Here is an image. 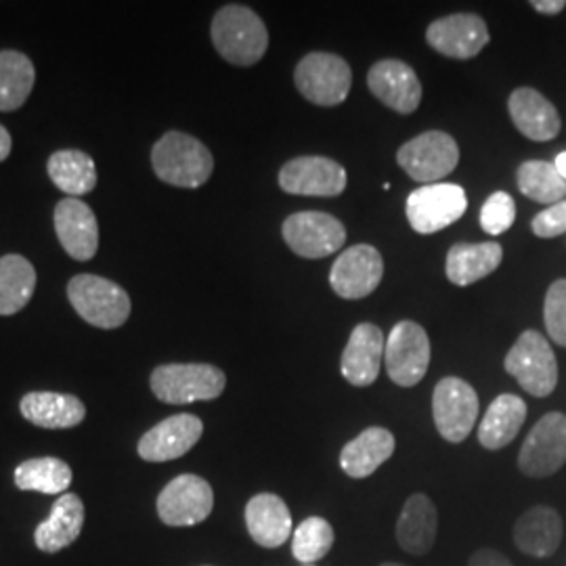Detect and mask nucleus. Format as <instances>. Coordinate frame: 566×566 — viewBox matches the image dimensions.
<instances>
[{
    "label": "nucleus",
    "mask_w": 566,
    "mask_h": 566,
    "mask_svg": "<svg viewBox=\"0 0 566 566\" xmlns=\"http://www.w3.org/2000/svg\"><path fill=\"white\" fill-rule=\"evenodd\" d=\"M151 166L160 181L182 189H198L214 170V158L200 139L170 130L151 149Z\"/></svg>",
    "instance_id": "1"
},
{
    "label": "nucleus",
    "mask_w": 566,
    "mask_h": 566,
    "mask_svg": "<svg viewBox=\"0 0 566 566\" xmlns=\"http://www.w3.org/2000/svg\"><path fill=\"white\" fill-rule=\"evenodd\" d=\"M217 53L231 65L248 67L263 60L269 49V32L264 21L243 4L223 7L210 28Z\"/></svg>",
    "instance_id": "2"
},
{
    "label": "nucleus",
    "mask_w": 566,
    "mask_h": 566,
    "mask_svg": "<svg viewBox=\"0 0 566 566\" xmlns=\"http://www.w3.org/2000/svg\"><path fill=\"white\" fill-rule=\"evenodd\" d=\"M67 298L82 319L99 329H116L130 317V296L120 283L82 273L67 283Z\"/></svg>",
    "instance_id": "3"
},
{
    "label": "nucleus",
    "mask_w": 566,
    "mask_h": 566,
    "mask_svg": "<svg viewBox=\"0 0 566 566\" xmlns=\"http://www.w3.org/2000/svg\"><path fill=\"white\" fill-rule=\"evenodd\" d=\"M149 385L163 403L189 405L219 399L227 376L210 364H166L151 371Z\"/></svg>",
    "instance_id": "4"
},
{
    "label": "nucleus",
    "mask_w": 566,
    "mask_h": 566,
    "mask_svg": "<svg viewBox=\"0 0 566 566\" xmlns=\"http://www.w3.org/2000/svg\"><path fill=\"white\" fill-rule=\"evenodd\" d=\"M504 367L533 397H547L558 385L556 355L546 338L535 329L521 334V338L510 348Z\"/></svg>",
    "instance_id": "5"
},
{
    "label": "nucleus",
    "mask_w": 566,
    "mask_h": 566,
    "mask_svg": "<svg viewBox=\"0 0 566 566\" xmlns=\"http://www.w3.org/2000/svg\"><path fill=\"white\" fill-rule=\"evenodd\" d=\"M468 208L465 191L453 182L422 185L411 191L407 198V221L413 231L422 235H432L443 231L449 224L460 221Z\"/></svg>",
    "instance_id": "6"
},
{
    "label": "nucleus",
    "mask_w": 566,
    "mask_h": 566,
    "mask_svg": "<svg viewBox=\"0 0 566 566\" xmlns=\"http://www.w3.org/2000/svg\"><path fill=\"white\" fill-rule=\"evenodd\" d=\"M397 163L413 181L434 185L455 170L460 147L443 130H428L401 145Z\"/></svg>",
    "instance_id": "7"
},
{
    "label": "nucleus",
    "mask_w": 566,
    "mask_h": 566,
    "mask_svg": "<svg viewBox=\"0 0 566 566\" xmlns=\"http://www.w3.org/2000/svg\"><path fill=\"white\" fill-rule=\"evenodd\" d=\"M296 88L306 102L334 107L348 97L353 72L350 65L332 53H308L294 72Z\"/></svg>",
    "instance_id": "8"
},
{
    "label": "nucleus",
    "mask_w": 566,
    "mask_h": 566,
    "mask_svg": "<svg viewBox=\"0 0 566 566\" xmlns=\"http://www.w3.org/2000/svg\"><path fill=\"white\" fill-rule=\"evenodd\" d=\"M565 464L566 416L552 411L528 432L518 453V470L531 479H546Z\"/></svg>",
    "instance_id": "9"
},
{
    "label": "nucleus",
    "mask_w": 566,
    "mask_h": 566,
    "mask_svg": "<svg viewBox=\"0 0 566 566\" xmlns=\"http://www.w3.org/2000/svg\"><path fill=\"white\" fill-rule=\"evenodd\" d=\"M432 418L449 443H462L479 418V395L462 378H443L432 395Z\"/></svg>",
    "instance_id": "10"
},
{
    "label": "nucleus",
    "mask_w": 566,
    "mask_h": 566,
    "mask_svg": "<svg viewBox=\"0 0 566 566\" xmlns=\"http://www.w3.org/2000/svg\"><path fill=\"white\" fill-rule=\"evenodd\" d=\"M385 364L395 385H418L430 365V340L424 327L413 322L395 325L386 340Z\"/></svg>",
    "instance_id": "11"
},
{
    "label": "nucleus",
    "mask_w": 566,
    "mask_h": 566,
    "mask_svg": "<svg viewBox=\"0 0 566 566\" xmlns=\"http://www.w3.org/2000/svg\"><path fill=\"white\" fill-rule=\"evenodd\" d=\"M214 507V491L196 474H181L158 495V516L164 525L193 526L203 523Z\"/></svg>",
    "instance_id": "12"
},
{
    "label": "nucleus",
    "mask_w": 566,
    "mask_h": 566,
    "mask_svg": "<svg viewBox=\"0 0 566 566\" xmlns=\"http://www.w3.org/2000/svg\"><path fill=\"white\" fill-rule=\"evenodd\" d=\"M283 240L303 259H325L346 242L344 224L325 212H296L285 219Z\"/></svg>",
    "instance_id": "13"
},
{
    "label": "nucleus",
    "mask_w": 566,
    "mask_h": 566,
    "mask_svg": "<svg viewBox=\"0 0 566 566\" xmlns=\"http://www.w3.org/2000/svg\"><path fill=\"white\" fill-rule=\"evenodd\" d=\"M385 277L382 254L367 243L344 250L332 266L329 283L332 290L346 301H359L376 292Z\"/></svg>",
    "instance_id": "14"
},
{
    "label": "nucleus",
    "mask_w": 566,
    "mask_h": 566,
    "mask_svg": "<svg viewBox=\"0 0 566 566\" xmlns=\"http://www.w3.org/2000/svg\"><path fill=\"white\" fill-rule=\"evenodd\" d=\"M280 187L292 196L334 198L346 189V170L324 156H301L280 170Z\"/></svg>",
    "instance_id": "15"
},
{
    "label": "nucleus",
    "mask_w": 566,
    "mask_h": 566,
    "mask_svg": "<svg viewBox=\"0 0 566 566\" xmlns=\"http://www.w3.org/2000/svg\"><path fill=\"white\" fill-rule=\"evenodd\" d=\"M202 434L203 424L198 416L179 413V416L166 418L160 424L149 428L143 434L137 451H139L142 460L151 462V464L172 462L198 446Z\"/></svg>",
    "instance_id": "16"
},
{
    "label": "nucleus",
    "mask_w": 566,
    "mask_h": 566,
    "mask_svg": "<svg viewBox=\"0 0 566 566\" xmlns=\"http://www.w3.org/2000/svg\"><path fill=\"white\" fill-rule=\"evenodd\" d=\"M426 41L446 57L472 60L489 44V28L474 13H455L432 21L426 30Z\"/></svg>",
    "instance_id": "17"
},
{
    "label": "nucleus",
    "mask_w": 566,
    "mask_h": 566,
    "mask_svg": "<svg viewBox=\"0 0 566 566\" xmlns=\"http://www.w3.org/2000/svg\"><path fill=\"white\" fill-rule=\"evenodd\" d=\"M55 233L61 248L74 261L88 263L99 250V223L91 206L81 198H63L55 206Z\"/></svg>",
    "instance_id": "18"
},
{
    "label": "nucleus",
    "mask_w": 566,
    "mask_h": 566,
    "mask_svg": "<svg viewBox=\"0 0 566 566\" xmlns=\"http://www.w3.org/2000/svg\"><path fill=\"white\" fill-rule=\"evenodd\" d=\"M367 86L376 99L399 114H413L422 103V84L405 61L382 60L371 65Z\"/></svg>",
    "instance_id": "19"
},
{
    "label": "nucleus",
    "mask_w": 566,
    "mask_h": 566,
    "mask_svg": "<svg viewBox=\"0 0 566 566\" xmlns=\"http://www.w3.org/2000/svg\"><path fill=\"white\" fill-rule=\"evenodd\" d=\"M386 340L382 329L374 324H359L344 348V380L353 386H371L378 380L380 365L385 361Z\"/></svg>",
    "instance_id": "20"
},
{
    "label": "nucleus",
    "mask_w": 566,
    "mask_h": 566,
    "mask_svg": "<svg viewBox=\"0 0 566 566\" xmlns=\"http://www.w3.org/2000/svg\"><path fill=\"white\" fill-rule=\"evenodd\" d=\"M507 109L518 133H523L531 142H552L560 133L563 122L558 116V109L535 88H516L510 95Z\"/></svg>",
    "instance_id": "21"
},
{
    "label": "nucleus",
    "mask_w": 566,
    "mask_h": 566,
    "mask_svg": "<svg viewBox=\"0 0 566 566\" xmlns=\"http://www.w3.org/2000/svg\"><path fill=\"white\" fill-rule=\"evenodd\" d=\"M245 526L261 547H282L292 535V516L280 495L259 493L245 506Z\"/></svg>",
    "instance_id": "22"
},
{
    "label": "nucleus",
    "mask_w": 566,
    "mask_h": 566,
    "mask_svg": "<svg viewBox=\"0 0 566 566\" xmlns=\"http://www.w3.org/2000/svg\"><path fill=\"white\" fill-rule=\"evenodd\" d=\"M439 514L437 507L424 493H416L405 502L399 523L397 542L411 556H424L437 542Z\"/></svg>",
    "instance_id": "23"
},
{
    "label": "nucleus",
    "mask_w": 566,
    "mask_h": 566,
    "mask_svg": "<svg viewBox=\"0 0 566 566\" xmlns=\"http://www.w3.org/2000/svg\"><path fill=\"white\" fill-rule=\"evenodd\" d=\"M20 411L30 424L46 430L74 428L86 418V407L81 399L61 392H28L21 399Z\"/></svg>",
    "instance_id": "24"
},
{
    "label": "nucleus",
    "mask_w": 566,
    "mask_h": 566,
    "mask_svg": "<svg viewBox=\"0 0 566 566\" xmlns=\"http://www.w3.org/2000/svg\"><path fill=\"white\" fill-rule=\"evenodd\" d=\"M514 542L533 558L552 556L563 542V518L554 507L535 506L514 525Z\"/></svg>",
    "instance_id": "25"
},
{
    "label": "nucleus",
    "mask_w": 566,
    "mask_h": 566,
    "mask_svg": "<svg viewBox=\"0 0 566 566\" xmlns=\"http://www.w3.org/2000/svg\"><path fill=\"white\" fill-rule=\"evenodd\" d=\"M82 526H84V504L81 497L74 493H63L51 507L49 518L36 526L34 542L42 552L55 554L78 539Z\"/></svg>",
    "instance_id": "26"
},
{
    "label": "nucleus",
    "mask_w": 566,
    "mask_h": 566,
    "mask_svg": "<svg viewBox=\"0 0 566 566\" xmlns=\"http://www.w3.org/2000/svg\"><path fill=\"white\" fill-rule=\"evenodd\" d=\"M395 453V437L386 428L371 426L346 443L340 453V465L350 479H367Z\"/></svg>",
    "instance_id": "27"
},
{
    "label": "nucleus",
    "mask_w": 566,
    "mask_h": 566,
    "mask_svg": "<svg viewBox=\"0 0 566 566\" xmlns=\"http://www.w3.org/2000/svg\"><path fill=\"white\" fill-rule=\"evenodd\" d=\"M502 261L504 250L500 243H455L447 254V277L455 285H470L491 275Z\"/></svg>",
    "instance_id": "28"
},
{
    "label": "nucleus",
    "mask_w": 566,
    "mask_h": 566,
    "mask_svg": "<svg viewBox=\"0 0 566 566\" xmlns=\"http://www.w3.org/2000/svg\"><path fill=\"white\" fill-rule=\"evenodd\" d=\"M526 420V403L516 395H500L489 405L479 426V441L485 449L497 451L510 446Z\"/></svg>",
    "instance_id": "29"
},
{
    "label": "nucleus",
    "mask_w": 566,
    "mask_h": 566,
    "mask_svg": "<svg viewBox=\"0 0 566 566\" xmlns=\"http://www.w3.org/2000/svg\"><path fill=\"white\" fill-rule=\"evenodd\" d=\"M46 172L67 198H81L97 187L95 160L81 149L55 151L46 163Z\"/></svg>",
    "instance_id": "30"
},
{
    "label": "nucleus",
    "mask_w": 566,
    "mask_h": 566,
    "mask_svg": "<svg viewBox=\"0 0 566 566\" xmlns=\"http://www.w3.org/2000/svg\"><path fill=\"white\" fill-rule=\"evenodd\" d=\"M36 290V269L21 254L0 259V315L20 313L32 301Z\"/></svg>",
    "instance_id": "31"
},
{
    "label": "nucleus",
    "mask_w": 566,
    "mask_h": 566,
    "mask_svg": "<svg viewBox=\"0 0 566 566\" xmlns=\"http://www.w3.org/2000/svg\"><path fill=\"white\" fill-rule=\"evenodd\" d=\"M36 82V67L20 51H0V112H15L28 102Z\"/></svg>",
    "instance_id": "32"
},
{
    "label": "nucleus",
    "mask_w": 566,
    "mask_h": 566,
    "mask_svg": "<svg viewBox=\"0 0 566 566\" xmlns=\"http://www.w3.org/2000/svg\"><path fill=\"white\" fill-rule=\"evenodd\" d=\"M15 485L21 491L63 495L72 485V468L60 458H32L15 468Z\"/></svg>",
    "instance_id": "33"
},
{
    "label": "nucleus",
    "mask_w": 566,
    "mask_h": 566,
    "mask_svg": "<svg viewBox=\"0 0 566 566\" xmlns=\"http://www.w3.org/2000/svg\"><path fill=\"white\" fill-rule=\"evenodd\" d=\"M521 193L539 203H558L565 200L566 181L558 175L554 164L528 160L516 172Z\"/></svg>",
    "instance_id": "34"
},
{
    "label": "nucleus",
    "mask_w": 566,
    "mask_h": 566,
    "mask_svg": "<svg viewBox=\"0 0 566 566\" xmlns=\"http://www.w3.org/2000/svg\"><path fill=\"white\" fill-rule=\"evenodd\" d=\"M334 528L322 518L311 516L301 523L292 537V554L303 565H315L327 556V552L334 546Z\"/></svg>",
    "instance_id": "35"
},
{
    "label": "nucleus",
    "mask_w": 566,
    "mask_h": 566,
    "mask_svg": "<svg viewBox=\"0 0 566 566\" xmlns=\"http://www.w3.org/2000/svg\"><path fill=\"white\" fill-rule=\"evenodd\" d=\"M516 221V203L506 191H497L481 210V227L489 235H502Z\"/></svg>",
    "instance_id": "36"
},
{
    "label": "nucleus",
    "mask_w": 566,
    "mask_h": 566,
    "mask_svg": "<svg viewBox=\"0 0 566 566\" xmlns=\"http://www.w3.org/2000/svg\"><path fill=\"white\" fill-rule=\"evenodd\" d=\"M544 319L549 338L566 348V280L552 283L544 304Z\"/></svg>",
    "instance_id": "37"
},
{
    "label": "nucleus",
    "mask_w": 566,
    "mask_h": 566,
    "mask_svg": "<svg viewBox=\"0 0 566 566\" xmlns=\"http://www.w3.org/2000/svg\"><path fill=\"white\" fill-rule=\"evenodd\" d=\"M531 229H533V233L537 238H544V240L558 238V235L566 233V200L554 203V206H549L546 210H542L533 219Z\"/></svg>",
    "instance_id": "38"
},
{
    "label": "nucleus",
    "mask_w": 566,
    "mask_h": 566,
    "mask_svg": "<svg viewBox=\"0 0 566 566\" xmlns=\"http://www.w3.org/2000/svg\"><path fill=\"white\" fill-rule=\"evenodd\" d=\"M468 566H512L510 565V560H507L506 556H502L500 552H495V549H491V547H483V549H479V552H474L472 554V558H470V563Z\"/></svg>",
    "instance_id": "39"
},
{
    "label": "nucleus",
    "mask_w": 566,
    "mask_h": 566,
    "mask_svg": "<svg viewBox=\"0 0 566 566\" xmlns=\"http://www.w3.org/2000/svg\"><path fill=\"white\" fill-rule=\"evenodd\" d=\"M531 7L544 15H558L566 7L565 0H533Z\"/></svg>",
    "instance_id": "40"
},
{
    "label": "nucleus",
    "mask_w": 566,
    "mask_h": 566,
    "mask_svg": "<svg viewBox=\"0 0 566 566\" xmlns=\"http://www.w3.org/2000/svg\"><path fill=\"white\" fill-rule=\"evenodd\" d=\"M11 135H9V130L0 124V163H4L7 158H9V154H11Z\"/></svg>",
    "instance_id": "41"
},
{
    "label": "nucleus",
    "mask_w": 566,
    "mask_h": 566,
    "mask_svg": "<svg viewBox=\"0 0 566 566\" xmlns=\"http://www.w3.org/2000/svg\"><path fill=\"white\" fill-rule=\"evenodd\" d=\"M554 166H556V170H558V175L563 177L566 181V151H563V154H558L556 156V163H554Z\"/></svg>",
    "instance_id": "42"
},
{
    "label": "nucleus",
    "mask_w": 566,
    "mask_h": 566,
    "mask_svg": "<svg viewBox=\"0 0 566 566\" xmlns=\"http://www.w3.org/2000/svg\"><path fill=\"white\" fill-rule=\"evenodd\" d=\"M380 566H405V565H399V563H385V565H380Z\"/></svg>",
    "instance_id": "43"
},
{
    "label": "nucleus",
    "mask_w": 566,
    "mask_h": 566,
    "mask_svg": "<svg viewBox=\"0 0 566 566\" xmlns=\"http://www.w3.org/2000/svg\"><path fill=\"white\" fill-rule=\"evenodd\" d=\"M303 566H315V565H303Z\"/></svg>",
    "instance_id": "44"
}]
</instances>
